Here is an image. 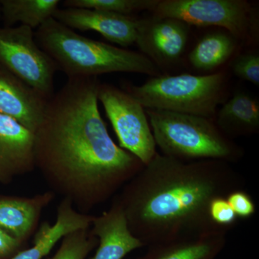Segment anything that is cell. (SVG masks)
<instances>
[{
	"label": "cell",
	"mask_w": 259,
	"mask_h": 259,
	"mask_svg": "<svg viewBox=\"0 0 259 259\" xmlns=\"http://www.w3.org/2000/svg\"><path fill=\"white\" fill-rule=\"evenodd\" d=\"M97 77L68 79L34 133L35 169L49 191L84 214L111 199L144 165L117 146L99 110Z\"/></svg>",
	"instance_id": "6da1fadb"
},
{
	"label": "cell",
	"mask_w": 259,
	"mask_h": 259,
	"mask_svg": "<svg viewBox=\"0 0 259 259\" xmlns=\"http://www.w3.org/2000/svg\"><path fill=\"white\" fill-rule=\"evenodd\" d=\"M243 183L227 162L184 161L156 153L114 199L131 233L149 247L228 231L212 222L209 204L243 190Z\"/></svg>",
	"instance_id": "7a4b0ae2"
},
{
	"label": "cell",
	"mask_w": 259,
	"mask_h": 259,
	"mask_svg": "<svg viewBox=\"0 0 259 259\" xmlns=\"http://www.w3.org/2000/svg\"><path fill=\"white\" fill-rule=\"evenodd\" d=\"M35 39L68 79L116 72L160 76L158 66L144 54L83 36L53 18L37 29Z\"/></svg>",
	"instance_id": "3957f363"
},
{
	"label": "cell",
	"mask_w": 259,
	"mask_h": 259,
	"mask_svg": "<svg viewBox=\"0 0 259 259\" xmlns=\"http://www.w3.org/2000/svg\"><path fill=\"white\" fill-rule=\"evenodd\" d=\"M156 146L162 154L184 161L218 160L229 163L243 156V149L223 134L212 119L146 109Z\"/></svg>",
	"instance_id": "277c9868"
},
{
	"label": "cell",
	"mask_w": 259,
	"mask_h": 259,
	"mask_svg": "<svg viewBox=\"0 0 259 259\" xmlns=\"http://www.w3.org/2000/svg\"><path fill=\"white\" fill-rule=\"evenodd\" d=\"M227 73L183 74L151 77L127 93L144 108L201 116L212 119L226 93Z\"/></svg>",
	"instance_id": "5b68a950"
},
{
	"label": "cell",
	"mask_w": 259,
	"mask_h": 259,
	"mask_svg": "<svg viewBox=\"0 0 259 259\" xmlns=\"http://www.w3.org/2000/svg\"><path fill=\"white\" fill-rule=\"evenodd\" d=\"M151 12L189 25L220 27L243 41L251 40L258 28L254 8L244 0H159Z\"/></svg>",
	"instance_id": "8992f818"
},
{
	"label": "cell",
	"mask_w": 259,
	"mask_h": 259,
	"mask_svg": "<svg viewBox=\"0 0 259 259\" xmlns=\"http://www.w3.org/2000/svg\"><path fill=\"white\" fill-rule=\"evenodd\" d=\"M0 65L48 100L54 95L57 66L37 45L32 29L0 27Z\"/></svg>",
	"instance_id": "52a82bcc"
},
{
	"label": "cell",
	"mask_w": 259,
	"mask_h": 259,
	"mask_svg": "<svg viewBox=\"0 0 259 259\" xmlns=\"http://www.w3.org/2000/svg\"><path fill=\"white\" fill-rule=\"evenodd\" d=\"M120 147L146 166L156 154V144L145 108L127 91L100 83L97 93Z\"/></svg>",
	"instance_id": "ba28073f"
},
{
	"label": "cell",
	"mask_w": 259,
	"mask_h": 259,
	"mask_svg": "<svg viewBox=\"0 0 259 259\" xmlns=\"http://www.w3.org/2000/svg\"><path fill=\"white\" fill-rule=\"evenodd\" d=\"M190 25L177 19H141L136 44L158 67L176 64L187 47Z\"/></svg>",
	"instance_id": "9c48e42d"
},
{
	"label": "cell",
	"mask_w": 259,
	"mask_h": 259,
	"mask_svg": "<svg viewBox=\"0 0 259 259\" xmlns=\"http://www.w3.org/2000/svg\"><path fill=\"white\" fill-rule=\"evenodd\" d=\"M53 18L72 30L99 32L122 47L136 42L140 24V20L131 15L85 8H58Z\"/></svg>",
	"instance_id": "30bf717a"
},
{
	"label": "cell",
	"mask_w": 259,
	"mask_h": 259,
	"mask_svg": "<svg viewBox=\"0 0 259 259\" xmlns=\"http://www.w3.org/2000/svg\"><path fill=\"white\" fill-rule=\"evenodd\" d=\"M34 134L0 114V185H8L35 169Z\"/></svg>",
	"instance_id": "8fae6325"
},
{
	"label": "cell",
	"mask_w": 259,
	"mask_h": 259,
	"mask_svg": "<svg viewBox=\"0 0 259 259\" xmlns=\"http://www.w3.org/2000/svg\"><path fill=\"white\" fill-rule=\"evenodd\" d=\"M48 99L0 65V114L32 133L41 122Z\"/></svg>",
	"instance_id": "7c38bea8"
},
{
	"label": "cell",
	"mask_w": 259,
	"mask_h": 259,
	"mask_svg": "<svg viewBox=\"0 0 259 259\" xmlns=\"http://www.w3.org/2000/svg\"><path fill=\"white\" fill-rule=\"evenodd\" d=\"M90 231L98 240V244L95 254L88 259H123L134 250L144 247L131 233L123 209L115 199L110 208L95 216Z\"/></svg>",
	"instance_id": "4fadbf2b"
},
{
	"label": "cell",
	"mask_w": 259,
	"mask_h": 259,
	"mask_svg": "<svg viewBox=\"0 0 259 259\" xmlns=\"http://www.w3.org/2000/svg\"><path fill=\"white\" fill-rule=\"evenodd\" d=\"M55 197L49 190L33 197L0 195V229L27 245L38 228L44 209Z\"/></svg>",
	"instance_id": "5bb4252c"
},
{
	"label": "cell",
	"mask_w": 259,
	"mask_h": 259,
	"mask_svg": "<svg viewBox=\"0 0 259 259\" xmlns=\"http://www.w3.org/2000/svg\"><path fill=\"white\" fill-rule=\"evenodd\" d=\"M95 215L76 210L69 200L62 199L56 210L54 225L42 223L34 236L32 245L19 252L11 259H42L58 242L72 232L90 229Z\"/></svg>",
	"instance_id": "9a60e30c"
},
{
	"label": "cell",
	"mask_w": 259,
	"mask_h": 259,
	"mask_svg": "<svg viewBox=\"0 0 259 259\" xmlns=\"http://www.w3.org/2000/svg\"><path fill=\"white\" fill-rule=\"evenodd\" d=\"M226 232L151 245L138 259H216L226 245Z\"/></svg>",
	"instance_id": "2e32d148"
},
{
	"label": "cell",
	"mask_w": 259,
	"mask_h": 259,
	"mask_svg": "<svg viewBox=\"0 0 259 259\" xmlns=\"http://www.w3.org/2000/svg\"><path fill=\"white\" fill-rule=\"evenodd\" d=\"M219 129L229 138L254 134L259 128V103L245 93L235 94L223 105L217 115Z\"/></svg>",
	"instance_id": "e0dca14e"
},
{
	"label": "cell",
	"mask_w": 259,
	"mask_h": 259,
	"mask_svg": "<svg viewBox=\"0 0 259 259\" xmlns=\"http://www.w3.org/2000/svg\"><path fill=\"white\" fill-rule=\"evenodd\" d=\"M238 42L229 32H210L202 37L190 51L189 61L199 71H212L231 58Z\"/></svg>",
	"instance_id": "ac0fdd59"
},
{
	"label": "cell",
	"mask_w": 259,
	"mask_h": 259,
	"mask_svg": "<svg viewBox=\"0 0 259 259\" xmlns=\"http://www.w3.org/2000/svg\"><path fill=\"white\" fill-rule=\"evenodd\" d=\"M60 3L59 0H0L3 26L20 23L32 30L37 29L53 18Z\"/></svg>",
	"instance_id": "d6986e66"
},
{
	"label": "cell",
	"mask_w": 259,
	"mask_h": 259,
	"mask_svg": "<svg viewBox=\"0 0 259 259\" xmlns=\"http://www.w3.org/2000/svg\"><path fill=\"white\" fill-rule=\"evenodd\" d=\"M159 0H65L64 8H85L131 15L143 10L152 11Z\"/></svg>",
	"instance_id": "ffe728a7"
},
{
	"label": "cell",
	"mask_w": 259,
	"mask_h": 259,
	"mask_svg": "<svg viewBox=\"0 0 259 259\" xmlns=\"http://www.w3.org/2000/svg\"><path fill=\"white\" fill-rule=\"evenodd\" d=\"M98 244V240L90 229L69 233L61 240L55 254L48 259H87Z\"/></svg>",
	"instance_id": "44dd1931"
},
{
	"label": "cell",
	"mask_w": 259,
	"mask_h": 259,
	"mask_svg": "<svg viewBox=\"0 0 259 259\" xmlns=\"http://www.w3.org/2000/svg\"><path fill=\"white\" fill-rule=\"evenodd\" d=\"M233 72L240 79L259 85V55L257 53L241 54L233 61Z\"/></svg>",
	"instance_id": "7402d4cb"
},
{
	"label": "cell",
	"mask_w": 259,
	"mask_h": 259,
	"mask_svg": "<svg viewBox=\"0 0 259 259\" xmlns=\"http://www.w3.org/2000/svg\"><path fill=\"white\" fill-rule=\"evenodd\" d=\"M209 214L214 224L221 228H231L236 223L238 217L225 197L212 199L209 206Z\"/></svg>",
	"instance_id": "603a6c76"
},
{
	"label": "cell",
	"mask_w": 259,
	"mask_h": 259,
	"mask_svg": "<svg viewBox=\"0 0 259 259\" xmlns=\"http://www.w3.org/2000/svg\"><path fill=\"white\" fill-rule=\"evenodd\" d=\"M226 199L238 218L246 219L255 214L254 202L244 190L234 191L228 194Z\"/></svg>",
	"instance_id": "cb8c5ba5"
},
{
	"label": "cell",
	"mask_w": 259,
	"mask_h": 259,
	"mask_svg": "<svg viewBox=\"0 0 259 259\" xmlns=\"http://www.w3.org/2000/svg\"><path fill=\"white\" fill-rule=\"evenodd\" d=\"M27 248L24 244L0 229V259H11L19 252Z\"/></svg>",
	"instance_id": "d4e9b609"
},
{
	"label": "cell",
	"mask_w": 259,
	"mask_h": 259,
	"mask_svg": "<svg viewBox=\"0 0 259 259\" xmlns=\"http://www.w3.org/2000/svg\"><path fill=\"white\" fill-rule=\"evenodd\" d=\"M0 18H1V11H0Z\"/></svg>",
	"instance_id": "484cf974"
}]
</instances>
